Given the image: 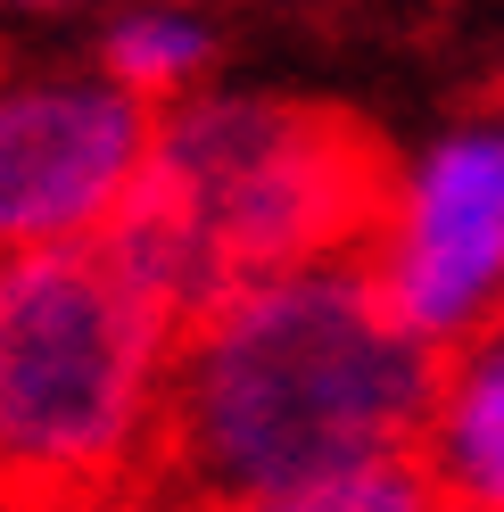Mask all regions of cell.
Instances as JSON below:
<instances>
[{
	"label": "cell",
	"mask_w": 504,
	"mask_h": 512,
	"mask_svg": "<svg viewBox=\"0 0 504 512\" xmlns=\"http://www.w3.org/2000/svg\"><path fill=\"white\" fill-rule=\"evenodd\" d=\"M438 347H422L348 256L232 281L182 314L141 496L191 512L348 463L414 455Z\"/></svg>",
	"instance_id": "cell-1"
},
{
	"label": "cell",
	"mask_w": 504,
	"mask_h": 512,
	"mask_svg": "<svg viewBox=\"0 0 504 512\" xmlns=\"http://www.w3.org/2000/svg\"><path fill=\"white\" fill-rule=\"evenodd\" d=\"M389 149L356 116L281 91H182L149 124L133 199L108 223V256L174 314L232 281L348 256L372 223Z\"/></svg>",
	"instance_id": "cell-2"
},
{
	"label": "cell",
	"mask_w": 504,
	"mask_h": 512,
	"mask_svg": "<svg viewBox=\"0 0 504 512\" xmlns=\"http://www.w3.org/2000/svg\"><path fill=\"white\" fill-rule=\"evenodd\" d=\"M182 314L149 298L108 240L0 256V496L108 504L157 455Z\"/></svg>",
	"instance_id": "cell-3"
},
{
	"label": "cell",
	"mask_w": 504,
	"mask_h": 512,
	"mask_svg": "<svg viewBox=\"0 0 504 512\" xmlns=\"http://www.w3.org/2000/svg\"><path fill=\"white\" fill-rule=\"evenodd\" d=\"M381 306L422 347H455L504 314V100L389 157L356 240Z\"/></svg>",
	"instance_id": "cell-4"
},
{
	"label": "cell",
	"mask_w": 504,
	"mask_h": 512,
	"mask_svg": "<svg viewBox=\"0 0 504 512\" xmlns=\"http://www.w3.org/2000/svg\"><path fill=\"white\" fill-rule=\"evenodd\" d=\"M157 108L108 67L0 75V256L100 240L133 199Z\"/></svg>",
	"instance_id": "cell-5"
},
{
	"label": "cell",
	"mask_w": 504,
	"mask_h": 512,
	"mask_svg": "<svg viewBox=\"0 0 504 512\" xmlns=\"http://www.w3.org/2000/svg\"><path fill=\"white\" fill-rule=\"evenodd\" d=\"M414 463L438 512H504V314L438 347Z\"/></svg>",
	"instance_id": "cell-6"
},
{
	"label": "cell",
	"mask_w": 504,
	"mask_h": 512,
	"mask_svg": "<svg viewBox=\"0 0 504 512\" xmlns=\"http://www.w3.org/2000/svg\"><path fill=\"white\" fill-rule=\"evenodd\" d=\"M215 50H224V34H215L207 9H191V0H133V9L108 17L100 67L124 91H141L149 108H166L215 75Z\"/></svg>",
	"instance_id": "cell-7"
},
{
	"label": "cell",
	"mask_w": 504,
	"mask_h": 512,
	"mask_svg": "<svg viewBox=\"0 0 504 512\" xmlns=\"http://www.w3.org/2000/svg\"><path fill=\"white\" fill-rule=\"evenodd\" d=\"M191 512H438L430 479L414 455H381V463H348L323 479H290V488H257V496H215Z\"/></svg>",
	"instance_id": "cell-8"
},
{
	"label": "cell",
	"mask_w": 504,
	"mask_h": 512,
	"mask_svg": "<svg viewBox=\"0 0 504 512\" xmlns=\"http://www.w3.org/2000/svg\"><path fill=\"white\" fill-rule=\"evenodd\" d=\"M0 9H83V0H0Z\"/></svg>",
	"instance_id": "cell-9"
}]
</instances>
